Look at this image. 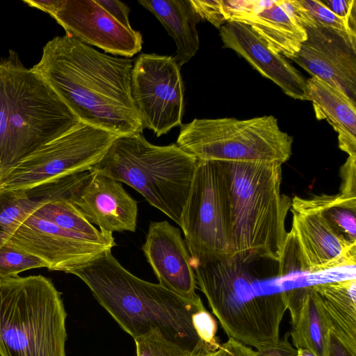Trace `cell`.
Returning <instances> with one entry per match:
<instances>
[{"instance_id": "obj_24", "label": "cell", "mask_w": 356, "mask_h": 356, "mask_svg": "<svg viewBox=\"0 0 356 356\" xmlns=\"http://www.w3.org/2000/svg\"><path fill=\"white\" fill-rule=\"evenodd\" d=\"M33 213L89 241L114 246L116 245L112 234L97 229L67 200L61 199L44 203Z\"/></svg>"}, {"instance_id": "obj_16", "label": "cell", "mask_w": 356, "mask_h": 356, "mask_svg": "<svg viewBox=\"0 0 356 356\" xmlns=\"http://www.w3.org/2000/svg\"><path fill=\"white\" fill-rule=\"evenodd\" d=\"M67 200L102 232H134L136 229V201L121 182L101 172L88 170Z\"/></svg>"}, {"instance_id": "obj_1", "label": "cell", "mask_w": 356, "mask_h": 356, "mask_svg": "<svg viewBox=\"0 0 356 356\" xmlns=\"http://www.w3.org/2000/svg\"><path fill=\"white\" fill-rule=\"evenodd\" d=\"M131 59L103 54L65 34L49 40L31 67L85 124L117 136L143 127L131 92Z\"/></svg>"}, {"instance_id": "obj_22", "label": "cell", "mask_w": 356, "mask_h": 356, "mask_svg": "<svg viewBox=\"0 0 356 356\" xmlns=\"http://www.w3.org/2000/svg\"><path fill=\"white\" fill-rule=\"evenodd\" d=\"M138 3L152 13L174 40V60L181 67L197 53L200 46L196 25L202 20L191 0H140Z\"/></svg>"}, {"instance_id": "obj_27", "label": "cell", "mask_w": 356, "mask_h": 356, "mask_svg": "<svg viewBox=\"0 0 356 356\" xmlns=\"http://www.w3.org/2000/svg\"><path fill=\"white\" fill-rule=\"evenodd\" d=\"M134 341L136 356H190L192 353L158 330H152Z\"/></svg>"}, {"instance_id": "obj_34", "label": "cell", "mask_w": 356, "mask_h": 356, "mask_svg": "<svg viewBox=\"0 0 356 356\" xmlns=\"http://www.w3.org/2000/svg\"><path fill=\"white\" fill-rule=\"evenodd\" d=\"M327 356H356L330 332L329 347Z\"/></svg>"}, {"instance_id": "obj_18", "label": "cell", "mask_w": 356, "mask_h": 356, "mask_svg": "<svg viewBox=\"0 0 356 356\" xmlns=\"http://www.w3.org/2000/svg\"><path fill=\"white\" fill-rule=\"evenodd\" d=\"M159 284L187 298H195L196 280L180 230L168 221L149 224L142 246Z\"/></svg>"}, {"instance_id": "obj_33", "label": "cell", "mask_w": 356, "mask_h": 356, "mask_svg": "<svg viewBox=\"0 0 356 356\" xmlns=\"http://www.w3.org/2000/svg\"><path fill=\"white\" fill-rule=\"evenodd\" d=\"M216 356H257V353L250 346L229 338L216 350Z\"/></svg>"}, {"instance_id": "obj_7", "label": "cell", "mask_w": 356, "mask_h": 356, "mask_svg": "<svg viewBox=\"0 0 356 356\" xmlns=\"http://www.w3.org/2000/svg\"><path fill=\"white\" fill-rule=\"evenodd\" d=\"M66 316L49 278L0 277V356H66Z\"/></svg>"}, {"instance_id": "obj_6", "label": "cell", "mask_w": 356, "mask_h": 356, "mask_svg": "<svg viewBox=\"0 0 356 356\" xmlns=\"http://www.w3.org/2000/svg\"><path fill=\"white\" fill-rule=\"evenodd\" d=\"M197 161L177 144L155 145L140 134L118 136L90 170L127 184L179 225Z\"/></svg>"}, {"instance_id": "obj_32", "label": "cell", "mask_w": 356, "mask_h": 356, "mask_svg": "<svg viewBox=\"0 0 356 356\" xmlns=\"http://www.w3.org/2000/svg\"><path fill=\"white\" fill-rule=\"evenodd\" d=\"M287 333L282 339L258 349L257 356H296L297 349L288 341Z\"/></svg>"}, {"instance_id": "obj_10", "label": "cell", "mask_w": 356, "mask_h": 356, "mask_svg": "<svg viewBox=\"0 0 356 356\" xmlns=\"http://www.w3.org/2000/svg\"><path fill=\"white\" fill-rule=\"evenodd\" d=\"M117 137L80 122L10 169L0 179V190L27 191L90 170Z\"/></svg>"}, {"instance_id": "obj_35", "label": "cell", "mask_w": 356, "mask_h": 356, "mask_svg": "<svg viewBox=\"0 0 356 356\" xmlns=\"http://www.w3.org/2000/svg\"><path fill=\"white\" fill-rule=\"evenodd\" d=\"M28 6L42 10L51 17L56 11L60 0H24Z\"/></svg>"}, {"instance_id": "obj_29", "label": "cell", "mask_w": 356, "mask_h": 356, "mask_svg": "<svg viewBox=\"0 0 356 356\" xmlns=\"http://www.w3.org/2000/svg\"><path fill=\"white\" fill-rule=\"evenodd\" d=\"M197 14L202 20H207L217 29L227 20L222 0H191Z\"/></svg>"}, {"instance_id": "obj_26", "label": "cell", "mask_w": 356, "mask_h": 356, "mask_svg": "<svg viewBox=\"0 0 356 356\" xmlns=\"http://www.w3.org/2000/svg\"><path fill=\"white\" fill-rule=\"evenodd\" d=\"M47 264L39 258L6 243L0 247V277H15L21 272Z\"/></svg>"}, {"instance_id": "obj_3", "label": "cell", "mask_w": 356, "mask_h": 356, "mask_svg": "<svg viewBox=\"0 0 356 356\" xmlns=\"http://www.w3.org/2000/svg\"><path fill=\"white\" fill-rule=\"evenodd\" d=\"M196 282L229 337L257 350L280 339L287 310L278 275H263L235 257L191 262Z\"/></svg>"}, {"instance_id": "obj_5", "label": "cell", "mask_w": 356, "mask_h": 356, "mask_svg": "<svg viewBox=\"0 0 356 356\" xmlns=\"http://www.w3.org/2000/svg\"><path fill=\"white\" fill-rule=\"evenodd\" d=\"M229 188L233 256L251 264L277 262L287 232L291 198L281 193L282 164L224 162Z\"/></svg>"}, {"instance_id": "obj_12", "label": "cell", "mask_w": 356, "mask_h": 356, "mask_svg": "<svg viewBox=\"0 0 356 356\" xmlns=\"http://www.w3.org/2000/svg\"><path fill=\"white\" fill-rule=\"evenodd\" d=\"M6 243L39 258L49 270L66 273L114 247L89 241L33 213L18 226Z\"/></svg>"}, {"instance_id": "obj_2", "label": "cell", "mask_w": 356, "mask_h": 356, "mask_svg": "<svg viewBox=\"0 0 356 356\" xmlns=\"http://www.w3.org/2000/svg\"><path fill=\"white\" fill-rule=\"evenodd\" d=\"M70 274L83 281L97 302L134 339L158 330L191 352L207 345L194 325V316L205 309L199 296L187 298L159 283L136 277L118 262L111 250Z\"/></svg>"}, {"instance_id": "obj_23", "label": "cell", "mask_w": 356, "mask_h": 356, "mask_svg": "<svg viewBox=\"0 0 356 356\" xmlns=\"http://www.w3.org/2000/svg\"><path fill=\"white\" fill-rule=\"evenodd\" d=\"M322 305L330 332L356 353V279L312 284Z\"/></svg>"}, {"instance_id": "obj_4", "label": "cell", "mask_w": 356, "mask_h": 356, "mask_svg": "<svg viewBox=\"0 0 356 356\" xmlns=\"http://www.w3.org/2000/svg\"><path fill=\"white\" fill-rule=\"evenodd\" d=\"M81 121L47 83L9 50L0 59V179Z\"/></svg>"}, {"instance_id": "obj_17", "label": "cell", "mask_w": 356, "mask_h": 356, "mask_svg": "<svg viewBox=\"0 0 356 356\" xmlns=\"http://www.w3.org/2000/svg\"><path fill=\"white\" fill-rule=\"evenodd\" d=\"M219 30L224 48L234 51L286 95L307 100V79L283 56L269 49L248 25L227 22Z\"/></svg>"}, {"instance_id": "obj_19", "label": "cell", "mask_w": 356, "mask_h": 356, "mask_svg": "<svg viewBox=\"0 0 356 356\" xmlns=\"http://www.w3.org/2000/svg\"><path fill=\"white\" fill-rule=\"evenodd\" d=\"M286 297L293 346L296 349H307L316 356H327L330 329L312 284L286 289Z\"/></svg>"}, {"instance_id": "obj_28", "label": "cell", "mask_w": 356, "mask_h": 356, "mask_svg": "<svg viewBox=\"0 0 356 356\" xmlns=\"http://www.w3.org/2000/svg\"><path fill=\"white\" fill-rule=\"evenodd\" d=\"M298 1L316 24L356 37V33L350 29L347 21L334 14L320 0Z\"/></svg>"}, {"instance_id": "obj_9", "label": "cell", "mask_w": 356, "mask_h": 356, "mask_svg": "<svg viewBox=\"0 0 356 356\" xmlns=\"http://www.w3.org/2000/svg\"><path fill=\"white\" fill-rule=\"evenodd\" d=\"M179 226L191 262L233 256L229 188L222 161L198 160Z\"/></svg>"}, {"instance_id": "obj_13", "label": "cell", "mask_w": 356, "mask_h": 356, "mask_svg": "<svg viewBox=\"0 0 356 356\" xmlns=\"http://www.w3.org/2000/svg\"><path fill=\"white\" fill-rule=\"evenodd\" d=\"M305 30L306 40L289 58L356 103V37L316 23Z\"/></svg>"}, {"instance_id": "obj_31", "label": "cell", "mask_w": 356, "mask_h": 356, "mask_svg": "<svg viewBox=\"0 0 356 356\" xmlns=\"http://www.w3.org/2000/svg\"><path fill=\"white\" fill-rule=\"evenodd\" d=\"M95 1L120 24L127 27H131L129 20L130 8L126 3L118 0H95Z\"/></svg>"}, {"instance_id": "obj_8", "label": "cell", "mask_w": 356, "mask_h": 356, "mask_svg": "<svg viewBox=\"0 0 356 356\" xmlns=\"http://www.w3.org/2000/svg\"><path fill=\"white\" fill-rule=\"evenodd\" d=\"M293 138L273 115L248 120L194 119L181 125L177 145L197 160L224 162L287 161Z\"/></svg>"}, {"instance_id": "obj_11", "label": "cell", "mask_w": 356, "mask_h": 356, "mask_svg": "<svg viewBox=\"0 0 356 356\" xmlns=\"http://www.w3.org/2000/svg\"><path fill=\"white\" fill-rule=\"evenodd\" d=\"M131 92L143 129L159 137L182 125L184 86L173 56L139 55L132 70Z\"/></svg>"}, {"instance_id": "obj_21", "label": "cell", "mask_w": 356, "mask_h": 356, "mask_svg": "<svg viewBox=\"0 0 356 356\" xmlns=\"http://www.w3.org/2000/svg\"><path fill=\"white\" fill-rule=\"evenodd\" d=\"M239 22L248 25L268 48L284 58L297 53L306 40L305 30L283 6L282 0L264 1Z\"/></svg>"}, {"instance_id": "obj_36", "label": "cell", "mask_w": 356, "mask_h": 356, "mask_svg": "<svg viewBox=\"0 0 356 356\" xmlns=\"http://www.w3.org/2000/svg\"><path fill=\"white\" fill-rule=\"evenodd\" d=\"M190 356H216V350L207 345H202L194 350Z\"/></svg>"}, {"instance_id": "obj_14", "label": "cell", "mask_w": 356, "mask_h": 356, "mask_svg": "<svg viewBox=\"0 0 356 356\" xmlns=\"http://www.w3.org/2000/svg\"><path fill=\"white\" fill-rule=\"evenodd\" d=\"M52 17L66 34L105 52L131 57L142 49L141 33L120 24L95 0H60Z\"/></svg>"}, {"instance_id": "obj_20", "label": "cell", "mask_w": 356, "mask_h": 356, "mask_svg": "<svg viewBox=\"0 0 356 356\" xmlns=\"http://www.w3.org/2000/svg\"><path fill=\"white\" fill-rule=\"evenodd\" d=\"M307 97L316 118L326 120L337 132L339 147L348 156H356V103L314 76L307 79Z\"/></svg>"}, {"instance_id": "obj_30", "label": "cell", "mask_w": 356, "mask_h": 356, "mask_svg": "<svg viewBox=\"0 0 356 356\" xmlns=\"http://www.w3.org/2000/svg\"><path fill=\"white\" fill-rule=\"evenodd\" d=\"M341 184L339 194L343 197L356 200V156H348L340 168Z\"/></svg>"}, {"instance_id": "obj_37", "label": "cell", "mask_w": 356, "mask_h": 356, "mask_svg": "<svg viewBox=\"0 0 356 356\" xmlns=\"http://www.w3.org/2000/svg\"><path fill=\"white\" fill-rule=\"evenodd\" d=\"M296 356H316V355L307 349L298 348Z\"/></svg>"}, {"instance_id": "obj_15", "label": "cell", "mask_w": 356, "mask_h": 356, "mask_svg": "<svg viewBox=\"0 0 356 356\" xmlns=\"http://www.w3.org/2000/svg\"><path fill=\"white\" fill-rule=\"evenodd\" d=\"M291 232L299 245L307 274L355 266L356 243L340 235L320 211L297 196L291 200Z\"/></svg>"}, {"instance_id": "obj_25", "label": "cell", "mask_w": 356, "mask_h": 356, "mask_svg": "<svg viewBox=\"0 0 356 356\" xmlns=\"http://www.w3.org/2000/svg\"><path fill=\"white\" fill-rule=\"evenodd\" d=\"M42 204L31 200L25 191L0 190V247Z\"/></svg>"}]
</instances>
